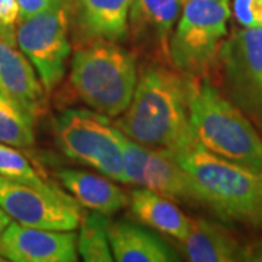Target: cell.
Segmentation results:
<instances>
[{
  "instance_id": "obj_25",
  "label": "cell",
  "mask_w": 262,
  "mask_h": 262,
  "mask_svg": "<svg viewBox=\"0 0 262 262\" xmlns=\"http://www.w3.org/2000/svg\"><path fill=\"white\" fill-rule=\"evenodd\" d=\"M245 261L262 262V239H258V241H255L252 244L246 245Z\"/></svg>"
},
{
  "instance_id": "obj_20",
  "label": "cell",
  "mask_w": 262,
  "mask_h": 262,
  "mask_svg": "<svg viewBox=\"0 0 262 262\" xmlns=\"http://www.w3.org/2000/svg\"><path fill=\"white\" fill-rule=\"evenodd\" d=\"M34 124L28 114L0 95V143L18 149L34 146Z\"/></svg>"
},
{
  "instance_id": "obj_27",
  "label": "cell",
  "mask_w": 262,
  "mask_h": 262,
  "mask_svg": "<svg viewBox=\"0 0 262 262\" xmlns=\"http://www.w3.org/2000/svg\"><path fill=\"white\" fill-rule=\"evenodd\" d=\"M0 39H6V41H10V42H15V44H16V41H15V34L6 31L2 25H0Z\"/></svg>"
},
{
  "instance_id": "obj_3",
  "label": "cell",
  "mask_w": 262,
  "mask_h": 262,
  "mask_svg": "<svg viewBox=\"0 0 262 262\" xmlns=\"http://www.w3.org/2000/svg\"><path fill=\"white\" fill-rule=\"evenodd\" d=\"M189 124L196 141L223 159L262 170V137L210 77L189 76Z\"/></svg>"
},
{
  "instance_id": "obj_26",
  "label": "cell",
  "mask_w": 262,
  "mask_h": 262,
  "mask_svg": "<svg viewBox=\"0 0 262 262\" xmlns=\"http://www.w3.org/2000/svg\"><path fill=\"white\" fill-rule=\"evenodd\" d=\"M13 220L10 219V215L0 207V236L3 234V232L9 227V225Z\"/></svg>"
},
{
  "instance_id": "obj_19",
  "label": "cell",
  "mask_w": 262,
  "mask_h": 262,
  "mask_svg": "<svg viewBox=\"0 0 262 262\" xmlns=\"http://www.w3.org/2000/svg\"><path fill=\"white\" fill-rule=\"evenodd\" d=\"M111 220L108 215L92 211L82 217L79 233L76 234V248L79 256L86 262L114 261L108 229Z\"/></svg>"
},
{
  "instance_id": "obj_30",
  "label": "cell",
  "mask_w": 262,
  "mask_h": 262,
  "mask_svg": "<svg viewBox=\"0 0 262 262\" xmlns=\"http://www.w3.org/2000/svg\"><path fill=\"white\" fill-rule=\"evenodd\" d=\"M181 2H185V0H181Z\"/></svg>"
},
{
  "instance_id": "obj_12",
  "label": "cell",
  "mask_w": 262,
  "mask_h": 262,
  "mask_svg": "<svg viewBox=\"0 0 262 262\" xmlns=\"http://www.w3.org/2000/svg\"><path fill=\"white\" fill-rule=\"evenodd\" d=\"M0 95L37 121L47 110V91L15 42L0 39Z\"/></svg>"
},
{
  "instance_id": "obj_23",
  "label": "cell",
  "mask_w": 262,
  "mask_h": 262,
  "mask_svg": "<svg viewBox=\"0 0 262 262\" xmlns=\"http://www.w3.org/2000/svg\"><path fill=\"white\" fill-rule=\"evenodd\" d=\"M20 20L18 3L15 0H0V25L6 31L13 32Z\"/></svg>"
},
{
  "instance_id": "obj_28",
  "label": "cell",
  "mask_w": 262,
  "mask_h": 262,
  "mask_svg": "<svg viewBox=\"0 0 262 262\" xmlns=\"http://www.w3.org/2000/svg\"><path fill=\"white\" fill-rule=\"evenodd\" d=\"M3 261H6V259H5V258H3V256L0 255V262H3Z\"/></svg>"
},
{
  "instance_id": "obj_8",
  "label": "cell",
  "mask_w": 262,
  "mask_h": 262,
  "mask_svg": "<svg viewBox=\"0 0 262 262\" xmlns=\"http://www.w3.org/2000/svg\"><path fill=\"white\" fill-rule=\"evenodd\" d=\"M69 28L67 2L57 0L37 15L20 19L15 29L16 46L35 67L47 94L64 79L67 58L72 51Z\"/></svg>"
},
{
  "instance_id": "obj_4",
  "label": "cell",
  "mask_w": 262,
  "mask_h": 262,
  "mask_svg": "<svg viewBox=\"0 0 262 262\" xmlns=\"http://www.w3.org/2000/svg\"><path fill=\"white\" fill-rule=\"evenodd\" d=\"M69 82L92 111L108 118L120 117L137 84L136 58L117 42L88 44L75 51Z\"/></svg>"
},
{
  "instance_id": "obj_14",
  "label": "cell",
  "mask_w": 262,
  "mask_h": 262,
  "mask_svg": "<svg viewBox=\"0 0 262 262\" xmlns=\"http://www.w3.org/2000/svg\"><path fill=\"white\" fill-rule=\"evenodd\" d=\"M133 0H76V27L84 42H120L128 35Z\"/></svg>"
},
{
  "instance_id": "obj_15",
  "label": "cell",
  "mask_w": 262,
  "mask_h": 262,
  "mask_svg": "<svg viewBox=\"0 0 262 262\" xmlns=\"http://www.w3.org/2000/svg\"><path fill=\"white\" fill-rule=\"evenodd\" d=\"M181 251L191 262L245 261L244 245L227 227L206 219H191Z\"/></svg>"
},
{
  "instance_id": "obj_2",
  "label": "cell",
  "mask_w": 262,
  "mask_h": 262,
  "mask_svg": "<svg viewBox=\"0 0 262 262\" xmlns=\"http://www.w3.org/2000/svg\"><path fill=\"white\" fill-rule=\"evenodd\" d=\"M173 158L188 175L196 206L226 223L262 232V170L223 159L198 141Z\"/></svg>"
},
{
  "instance_id": "obj_24",
  "label": "cell",
  "mask_w": 262,
  "mask_h": 262,
  "mask_svg": "<svg viewBox=\"0 0 262 262\" xmlns=\"http://www.w3.org/2000/svg\"><path fill=\"white\" fill-rule=\"evenodd\" d=\"M15 2L19 6L20 19H25L46 10L51 5H54L57 0H15Z\"/></svg>"
},
{
  "instance_id": "obj_11",
  "label": "cell",
  "mask_w": 262,
  "mask_h": 262,
  "mask_svg": "<svg viewBox=\"0 0 262 262\" xmlns=\"http://www.w3.org/2000/svg\"><path fill=\"white\" fill-rule=\"evenodd\" d=\"M0 255L12 262H75L73 230H48L12 222L0 236Z\"/></svg>"
},
{
  "instance_id": "obj_18",
  "label": "cell",
  "mask_w": 262,
  "mask_h": 262,
  "mask_svg": "<svg viewBox=\"0 0 262 262\" xmlns=\"http://www.w3.org/2000/svg\"><path fill=\"white\" fill-rule=\"evenodd\" d=\"M128 204L131 213L143 225L172 236L178 242L187 236L191 219L166 196L147 188H137L130 192Z\"/></svg>"
},
{
  "instance_id": "obj_6",
  "label": "cell",
  "mask_w": 262,
  "mask_h": 262,
  "mask_svg": "<svg viewBox=\"0 0 262 262\" xmlns=\"http://www.w3.org/2000/svg\"><path fill=\"white\" fill-rule=\"evenodd\" d=\"M54 137L58 149L67 158L127 185L121 131L110 124L108 117L92 110H64L54 121Z\"/></svg>"
},
{
  "instance_id": "obj_17",
  "label": "cell",
  "mask_w": 262,
  "mask_h": 262,
  "mask_svg": "<svg viewBox=\"0 0 262 262\" xmlns=\"http://www.w3.org/2000/svg\"><path fill=\"white\" fill-rule=\"evenodd\" d=\"M57 178L80 207L92 211L111 215L128 204V195L108 177L79 169H61L57 172Z\"/></svg>"
},
{
  "instance_id": "obj_21",
  "label": "cell",
  "mask_w": 262,
  "mask_h": 262,
  "mask_svg": "<svg viewBox=\"0 0 262 262\" xmlns=\"http://www.w3.org/2000/svg\"><path fill=\"white\" fill-rule=\"evenodd\" d=\"M0 177L35 185L47 184L18 147L3 143H0Z\"/></svg>"
},
{
  "instance_id": "obj_1",
  "label": "cell",
  "mask_w": 262,
  "mask_h": 262,
  "mask_svg": "<svg viewBox=\"0 0 262 262\" xmlns=\"http://www.w3.org/2000/svg\"><path fill=\"white\" fill-rule=\"evenodd\" d=\"M189 76L162 66L141 70L128 108L114 125L134 141L175 156L196 139L189 124Z\"/></svg>"
},
{
  "instance_id": "obj_9",
  "label": "cell",
  "mask_w": 262,
  "mask_h": 262,
  "mask_svg": "<svg viewBox=\"0 0 262 262\" xmlns=\"http://www.w3.org/2000/svg\"><path fill=\"white\" fill-rule=\"evenodd\" d=\"M0 207L19 225L48 230H76L83 217L80 204L61 188L3 177H0Z\"/></svg>"
},
{
  "instance_id": "obj_29",
  "label": "cell",
  "mask_w": 262,
  "mask_h": 262,
  "mask_svg": "<svg viewBox=\"0 0 262 262\" xmlns=\"http://www.w3.org/2000/svg\"><path fill=\"white\" fill-rule=\"evenodd\" d=\"M222 2H223V3H226V5H229V2H230V0H222Z\"/></svg>"
},
{
  "instance_id": "obj_22",
  "label": "cell",
  "mask_w": 262,
  "mask_h": 262,
  "mask_svg": "<svg viewBox=\"0 0 262 262\" xmlns=\"http://www.w3.org/2000/svg\"><path fill=\"white\" fill-rule=\"evenodd\" d=\"M233 15L241 27H262V0H233Z\"/></svg>"
},
{
  "instance_id": "obj_13",
  "label": "cell",
  "mask_w": 262,
  "mask_h": 262,
  "mask_svg": "<svg viewBox=\"0 0 262 262\" xmlns=\"http://www.w3.org/2000/svg\"><path fill=\"white\" fill-rule=\"evenodd\" d=\"M181 0H133L128 34L137 47L160 57H169V39L181 16Z\"/></svg>"
},
{
  "instance_id": "obj_5",
  "label": "cell",
  "mask_w": 262,
  "mask_h": 262,
  "mask_svg": "<svg viewBox=\"0 0 262 262\" xmlns=\"http://www.w3.org/2000/svg\"><path fill=\"white\" fill-rule=\"evenodd\" d=\"M229 5L222 0H185L169 39V61L187 76L210 77L229 35Z\"/></svg>"
},
{
  "instance_id": "obj_16",
  "label": "cell",
  "mask_w": 262,
  "mask_h": 262,
  "mask_svg": "<svg viewBox=\"0 0 262 262\" xmlns=\"http://www.w3.org/2000/svg\"><path fill=\"white\" fill-rule=\"evenodd\" d=\"M108 237L114 261L175 262L181 259L162 237L128 220L111 222Z\"/></svg>"
},
{
  "instance_id": "obj_7",
  "label": "cell",
  "mask_w": 262,
  "mask_h": 262,
  "mask_svg": "<svg viewBox=\"0 0 262 262\" xmlns=\"http://www.w3.org/2000/svg\"><path fill=\"white\" fill-rule=\"evenodd\" d=\"M222 91L262 130V27L234 28L219 51Z\"/></svg>"
},
{
  "instance_id": "obj_10",
  "label": "cell",
  "mask_w": 262,
  "mask_h": 262,
  "mask_svg": "<svg viewBox=\"0 0 262 262\" xmlns=\"http://www.w3.org/2000/svg\"><path fill=\"white\" fill-rule=\"evenodd\" d=\"M120 140L127 185L147 188L172 201L196 206L188 175L170 153L143 146L122 133Z\"/></svg>"
}]
</instances>
